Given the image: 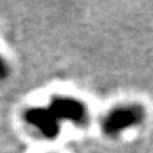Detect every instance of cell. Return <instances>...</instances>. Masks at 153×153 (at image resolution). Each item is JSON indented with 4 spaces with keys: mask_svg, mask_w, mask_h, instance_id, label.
Instances as JSON below:
<instances>
[{
    "mask_svg": "<svg viewBox=\"0 0 153 153\" xmlns=\"http://www.w3.org/2000/svg\"><path fill=\"white\" fill-rule=\"evenodd\" d=\"M141 117H143V110L138 106H133V108L126 106L122 109H117L108 116L103 124V129L109 134H116L124 130L125 128L138 124L141 121Z\"/></svg>",
    "mask_w": 153,
    "mask_h": 153,
    "instance_id": "obj_1",
    "label": "cell"
},
{
    "mask_svg": "<svg viewBox=\"0 0 153 153\" xmlns=\"http://www.w3.org/2000/svg\"><path fill=\"white\" fill-rule=\"evenodd\" d=\"M56 120H70L75 124H83L86 121V109L78 101L71 98H55L48 108Z\"/></svg>",
    "mask_w": 153,
    "mask_h": 153,
    "instance_id": "obj_2",
    "label": "cell"
},
{
    "mask_svg": "<svg viewBox=\"0 0 153 153\" xmlns=\"http://www.w3.org/2000/svg\"><path fill=\"white\" fill-rule=\"evenodd\" d=\"M27 121L42 132L43 136L54 138L59 133V121L48 109H32L27 111Z\"/></svg>",
    "mask_w": 153,
    "mask_h": 153,
    "instance_id": "obj_3",
    "label": "cell"
},
{
    "mask_svg": "<svg viewBox=\"0 0 153 153\" xmlns=\"http://www.w3.org/2000/svg\"><path fill=\"white\" fill-rule=\"evenodd\" d=\"M5 74H7V66H5L4 61H3V59L0 58V79L4 78Z\"/></svg>",
    "mask_w": 153,
    "mask_h": 153,
    "instance_id": "obj_4",
    "label": "cell"
}]
</instances>
